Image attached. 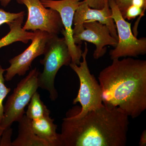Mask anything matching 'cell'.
<instances>
[{
  "label": "cell",
  "mask_w": 146,
  "mask_h": 146,
  "mask_svg": "<svg viewBox=\"0 0 146 146\" xmlns=\"http://www.w3.org/2000/svg\"><path fill=\"white\" fill-rule=\"evenodd\" d=\"M50 112L42 101L40 95L36 91L32 97L25 115L31 120H35L50 116Z\"/></svg>",
  "instance_id": "9a60e30c"
},
{
  "label": "cell",
  "mask_w": 146,
  "mask_h": 146,
  "mask_svg": "<svg viewBox=\"0 0 146 146\" xmlns=\"http://www.w3.org/2000/svg\"><path fill=\"white\" fill-rule=\"evenodd\" d=\"M129 125V117L118 108L104 104L81 118L63 119L62 146H125Z\"/></svg>",
  "instance_id": "7a4b0ae2"
},
{
  "label": "cell",
  "mask_w": 146,
  "mask_h": 146,
  "mask_svg": "<svg viewBox=\"0 0 146 146\" xmlns=\"http://www.w3.org/2000/svg\"><path fill=\"white\" fill-rule=\"evenodd\" d=\"M89 7L96 9H101L104 8L108 0H83Z\"/></svg>",
  "instance_id": "ffe728a7"
},
{
  "label": "cell",
  "mask_w": 146,
  "mask_h": 146,
  "mask_svg": "<svg viewBox=\"0 0 146 146\" xmlns=\"http://www.w3.org/2000/svg\"><path fill=\"white\" fill-rule=\"evenodd\" d=\"M111 15V10L108 3L104 8L98 9L91 8L85 1H82L76 10L74 16L73 35L82 31L83 23L85 21H97L107 26L112 36L118 41L116 25Z\"/></svg>",
  "instance_id": "8fae6325"
},
{
  "label": "cell",
  "mask_w": 146,
  "mask_h": 146,
  "mask_svg": "<svg viewBox=\"0 0 146 146\" xmlns=\"http://www.w3.org/2000/svg\"><path fill=\"white\" fill-rule=\"evenodd\" d=\"M131 5L146 9V0H132Z\"/></svg>",
  "instance_id": "7402d4cb"
},
{
  "label": "cell",
  "mask_w": 146,
  "mask_h": 146,
  "mask_svg": "<svg viewBox=\"0 0 146 146\" xmlns=\"http://www.w3.org/2000/svg\"><path fill=\"white\" fill-rule=\"evenodd\" d=\"M12 134V129L11 127L4 129L0 138V146H12L11 141Z\"/></svg>",
  "instance_id": "d6986e66"
},
{
  "label": "cell",
  "mask_w": 146,
  "mask_h": 146,
  "mask_svg": "<svg viewBox=\"0 0 146 146\" xmlns=\"http://www.w3.org/2000/svg\"><path fill=\"white\" fill-rule=\"evenodd\" d=\"M39 70H31L28 75L17 84L13 93L8 97L4 106L3 116L0 121L2 130L11 127L14 122H18L25 115V108L32 96L39 88Z\"/></svg>",
  "instance_id": "5b68a950"
},
{
  "label": "cell",
  "mask_w": 146,
  "mask_h": 146,
  "mask_svg": "<svg viewBox=\"0 0 146 146\" xmlns=\"http://www.w3.org/2000/svg\"><path fill=\"white\" fill-rule=\"evenodd\" d=\"M44 54V57L40 60V63L44 66V70L38 75V86L48 91L50 99L55 101L58 97L54 85L56 76L62 66L70 65L72 60L65 38L50 35Z\"/></svg>",
  "instance_id": "3957f363"
},
{
  "label": "cell",
  "mask_w": 146,
  "mask_h": 146,
  "mask_svg": "<svg viewBox=\"0 0 146 146\" xmlns=\"http://www.w3.org/2000/svg\"><path fill=\"white\" fill-rule=\"evenodd\" d=\"M35 35L31 40V44L21 54L9 60L10 65L7 69L4 78L9 81L16 75H25L29 70L32 63L36 57L44 54L46 44L50 34L40 30L34 31Z\"/></svg>",
  "instance_id": "9c48e42d"
},
{
  "label": "cell",
  "mask_w": 146,
  "mask_h": 146,
  "mask_svg": "<svg viewBox=\"0 0 146 146\" xmlns=\"http://www.w3.org/2000/svg\"><path fill=\"white\" fill-rule=\"evenodd\" d=\"M3 131V130H2V129H1V127H0V138H1V136L2 133Z\"/></svg>",
  "instance_id": "d4e9b609"
},
{
  "label": "cell",
  "mask_w": 146,
  "mask_h": 146,
  "mask_svg": "<svg viewBox=\"0 0 146 146\" xmlns=\"http://www.w3.org/2000/svg\"><path fill=\"white\" fill-rule=\"evenodd\" d=\"M31 121L24 115L18 122V136L12 142V146H50L48 143L35 133L32 127Z\"/></svg>",
  "instance_id": "4fadbf2b"
},
{
  "label": "cell",
  "mask_w": 146,
  "mask_h": 146,
  "mask_svg": "<svg viewBox=\"0 0 146 146\" xmlns=\"http://www.w3.org/2000/svg\"><path fill=\"white\" fill-rule=\"evenodd\" d=\"M82 31L73 35L75 44L81 45L82 41L90 42L96 46L93 56L95 59L102 57L107 51V46L115 48L118 41L111 35L107 26L95 21H86L83 25Z\"/></svg>",
  "instance_id": "30bf717a"
},
{
  "label": "cell",
  "mask_w": 146,
  "mask_h": 146,
  "mask_svg": "<svg viewBox=\"0 0 146 146\" xmlns=\"http://www.w3.org/2000/svg\"><path fill=\"white\" fill-rule=\"evenodd\" d=\"M131 1L132 0H115L116 4L123 17L124 16L127 9L131 5Z\"/></svg>",
  "instance_id": "44dd1931"
},
{
  "label": "cell",
  "mask_w": 146,
  "mask_h": 146,
  "mask_svg": "<svg viewBox=\"0 0 146 146\" xmlns=\"http://www.w3.org/2000/svg\"><path fill=\"white\" fill-rule=\"evenodd\" d=\"M119 59L99 75L103 103L135 119L146 109V60Z\"/></svg>",
  "instance_id": "6da1fadb"
},
{
  "label": "cell",
  "mask_w": 146,
  "mask_h": 146,
  "mask_svg": "<svg viewBox=\"0 0 146 146\" xmlns=\"http://www.w3.org/2000/svg\"><path fill=\"white\" fill-rule=\"evenodd\" d=\"M16 1L25 5L28 11L27 20L23 27L24 30H40L58 35L64 30L59 13L52 9L45 7L40 0Z\"/></svg>",
  "instance_id": "52a82bcc"
},
{
  "label": "cell",
  "mask_w": 146,
  "mask_h": 146,
  "mask_svg": "<svg viewBox=\"0 0 146 146\" xmlns=\"http://www.w3.org/2000/svg\"><path fill=\"white\" fill-rule=\"evenodd\" d=\"M11 0H0V3L3 7H6L8 5L9 3L11 1Z\"/></svg>",
  "instance_id": "cb8c5ba5"
},
{
  "label": "cell",
  "mask_w": 146,
  "mask_h": 146,
  "mask_svg": "<svg viewBox=\"0 0 146 146\" xmlns=\"http://www.w3.org/2000/svg\"><path fill=\"white\" fill-rule=\"evenodd\" d=\"M111 10V18L116 25L118 43L115 48L110 51L112 60L121 57H136L146 53V38L138 39L132 33L131 24L123 17L115 0H108Z\"/></svg>",
  "instance_id": "8992f818"
},
{
  "label": "cell",
  "mask_w": 146,
  "mask_h": 146,
  "mask_svg": "<svg viewBox=\"0 0 146 146\" xmlns=\"http://www.w3.org/2000/svg\"><path fill=\"white\" fill-rule=\"evenodd\" d=\"M46 8L57 11L60 14L64 30L61 33L65 38L70 54L71 63L79 65L82 51L81 45L75 44L73 39L72 25L77 9L83 0H40Z\"/></svg>",
  "instance_id": "ba28073f"
},
{
  "label": "cell",
  "mask_w": 146,
  "mask_h": 146,
  "mask_svg": "<svg viewBox=\"0 0 146 146\" xmlns=\"http://www.w3.org/2000/svg\"><path fill=\"white\" fill-rule=\"evenodd\" d=\"M84 44V51L82 54L83 60L79 65L71 63L69 65L77 75L80 82L78 94L73 103L76 104L79 103L81 110L76 115L71 116L76 119L83 117L88 112L98 109L104 105L100 84L94 75L91 74L88 67L86 56L89 50L87 43L85 42Z\"/></svg>",
  "instance_id": "277c9868"
},
{
  "label": "cell",
  "mask_w": 146,
  "mask_h": 146,
  "mask_svg": "<svg viewBox=\"0 0 146 146\" xmlns=\"http://www.w3.org/2000/svg\"><path fill=\"white\" fill-rule=\"evenodd\" d=\"M25 15V11H21L18 13H10L0 9V26L4 24L8 25L17 18Z\"/></svg>",
  "instance_id": "e0dca14e"
},
{
  "label": "cell",
  "mask_w": 146,
  "mask_h": 146,
  "mask_svg": "<svg viewBox=\"0 0 146 146\" xmlns=\"http://www.w3.org/2000/svg\"><path fill=\"white\" fill-rule=\"evenodd\" d=\"M31 125L35 133L50 146H62L60 133L56 132L57 125L50 116L32 120Z\"/></svg>",
  "instance_id": "7c38bea8"
},
{
  "label": "cell",
  "mask_w": 146,
  "mask_h": 146,
  "mask_svg": "<svg viewBox=\"0 0 146 146\" xmlns=\"http://www.w3.org/2000/svg\"><path fill=\"white\" fill-rule=\"evenodd\" d=\"M139 144L140 146H146V130H144V131L142 132V134H141Z\"/></svg>",
  "instance_id": "603a6c76"
},
{
  "label": "cell",
  "mask_w": 146,
  "mask_h": 146,
  "mask_svg": "<svg viewBox=\"0 0 146 146\" xmlns=\"http://www.w3.org/2000/svg\"><path fill=\"white\" fill-rule=\"evenodd\" d=\"M145 10V9L140 8L136 6L131 5L127 9L123 18L125 19L131 20L134 19L137 16H140V18L138 19L139 21L141 17L144 15Z\"/></svg>",
  "instance_id": "ac0fdd59"
},
{
  "label": "cell",
  "mask_w": 146,
  "mask_h": 146,
  "mask_svg": "<svg viewBox=\"0 0 146 146\" xmlns=\"http://www.w3.org/2000/svg\"><path fill=\"white\" fill-rule=\"evenodd\" d=\"M24 16L19 17L9 24L10 31L8 34L0 39V49L17 42L27 44L29 40H32L34 38L35 35V32L26 31L23 28L22 25L23 23Z\"/></svg>",
  "instance_id": "5bb4252c"
},
{
  "label": "cell",
  "mask_w": 146,
  "mask_h": 146,
  "mask_svg": "<svg viewBox=\"0 0 146 146\" xmlns=\"http://www.w3.org/2000/svg\"><path fill=\"white\" fill-rule=\"evenodd\" d=\"M5 72V69H3L1 65H0V121L3 116V102L11 90L10 88L6 86L5 83V79L3 76Z\"/></svg>",
  "instance_id": "2e32d148"
}]
</instances>
